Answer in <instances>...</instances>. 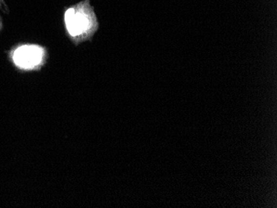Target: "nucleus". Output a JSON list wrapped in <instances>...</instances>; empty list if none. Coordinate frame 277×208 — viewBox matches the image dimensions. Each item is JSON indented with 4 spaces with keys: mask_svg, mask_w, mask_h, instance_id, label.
<instances>
[{
    "mask_svg": "<svg viewBox=\"0 0 277 208\" xmlns=\"http://www.w3.org/2000/svg\"><path fill=\"white\" fill-rule=\"evenodd\" d=\"M65 21L67 31L72 37L88 34L93 28V15L86 7L78 6L66 12Z\"/></svg>",
    "mask_w": 277,
    "mask_h": 208,
    "instance_id": "1",
    "label": "nucleus"
},
{
    "mask_svg": "<svg viewBox=\"0 0 277 208\" xmlns=\"http://www.w3.org/2000/svg\"><path fill=\"white\" fill-rule=\"evenodd\" d=\"M44 50L36 45H24L17 48L14 53V63L22 69H33L42 63Z\"/></svg>",
    "mask_w": 277,
    "mask_h": 208,
    "instance_id": "2",
    "label": "nucleus"
}]
</instances>
